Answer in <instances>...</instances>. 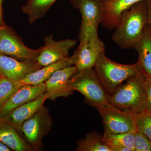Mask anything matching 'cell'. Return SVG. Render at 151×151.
<instances>
[{"instance_id":"23","label":"cell","mask_w":151,"mask_h":151,"mask_svg":"<svg viewBox=\"0 0 151 151\" xmlns=\"http://www.w3.org/2000/svg\"><path fill=\"white\" fill-rule=\"evenodd\" d=\"M135 114L137 131L145 135L151 141V112L144 111Z\"/></svg>"},{"instance_id":"29","label":"cell","mask_w":151,"mask_h":151,"mask_svg":"<svg viewBox=\"0 0 151 151\" xmlns=\"http://www.w3.org/2000/svg\"><path fill=\"white\" fill-rule=\"evenodd\" d=\"M97 1H111V0H97Z\"/></svg>"},{"instance_id":"11","label":"cell","mask_w":151,"mask_h":151,"mask_svg":"<svg viewBox=\"0 0 151 151\" xmlns=\"http://www.w3.org/2000/svg\"><path fill=\"white\" fill-rule=\"evenodd\" d=\"M77 70L75 65L57 70L44 82L48 99L54 101L60 97H66L73 94L69 86L70 78Z\"/></svg>"},{"instance_id":"27","label":"cell","mask_w":151,"mask_h":151,"mask_svg":"<svg viewBox=\"0 0 151 151\" xmlns=\"http://www.w3.org/2000/svg\"><path fill=\"white\" fill-rule=\"evenodd\" d=\"M4 0H0V28L4 27L6 25L4 22L3 19L2 7V4Z\"/></svg>"},{"instance_id":"17","label":"cell","mask_w":151,"mask_h":151,"mask_svg":"<svg viewBox=\"0 0 151 151\" xmlns=\"http://www.w3.org/2000/svg\"><path fill=\"white\" fill-rule=\"evenodd\" d=\"M134 49L137 52L142 73L147 78H151V26L147 24L145 26L143 35Z\"/></svg>"},{"instance_id":"10","label":"cell","mask_w":151,"mask_h":151,"mask_svg":"<svg viewBox=\"0 0 151 151\" xmlns=\"http://www.w3.org/2000/svg\"><path fill=\"white\" fill-rule=\"evenodd\" d=\"M105 47L98 35L80 39L76 49L77 58L75 66L78 70L93 68L99 55L105 52Z\"/></svg>"},{"instance_id":"26","label":"cell","mask_w":151,"mask_h":151,"mask_svg":"<svg viewBox=\"0 0 151 151\" xmlns=\"http://www.w3.org/2000/svg\"><path fill=\"white\" fill-rule=\"evenodd\" d=\"M147 11V24L151 26V0H145Z\"/></svg>"},{"instance_id":"21","label":"cell","mask_w":151,"mask_h":151,"mask_svg":"<svg viewBox=\"0 0 151 151\" xmlns=\"http://www.w3.org/2000/svg\"><path fill=\"white\" fill-rule=\"evenodd\" d=\"M103 136L96 132L86 134L85 138L77 142V151H111L103 142Z\"/></svg>"},{"instance_id":"31","label":"cell","mask_w":151,"mask_h":151,"mask_svg":"<svg viewBox=\"0 0 151 151\" xmlns=\"http://www.w3.org/2000/svg\"></svg>"},{"instance_id":"19","label":"cell","mask_w":151,"mask_h":151,"mask_svg":"<svg viewBox=\"0 0 151 151\" xmlns=\"http://www.w3.org/2000/svg\"><path fill=\"white\" fill-rule=\"evenodd\" d=\"M135 133L113 134L104 132L103 142L111 151H134Z\"/></svg>"},{"instance_id":"15","label":"cell","mask_w":151,"mask_h":151,"mask_svg":"<svg viewBox=\"0 0 151 151\" xmlns=\"http://www.w3.org/2000/svg\"><path fill=\"white\" fill-rule=\"evenodd\" d=\"M45 91L44 82L37 85L23 84L0 109V119L17 107L36 99Z\"/></svg>"},{"instance_id":"3","label":"cell","mask_w":151,"mask_h":151,"mask_svg":"<svg viewBox=\"0 0 151 151\" xmlns=\"http://www.w3.org/2000/svg\"><path fill=\"white\" fill-rule=\"evenodd\" d=\"M93 68L101 86L108 94H113L129 77L142 73L137 62L132 65L120 64L109 59L105 52L99 55Z\"/></svg>"},{"instance_id":"16","label":"cell","mask_w":151,"mask_h":151,"mask_svg":"<svg viewBox=\"0 0 151 151\" xmlns=\"http://www.w3.org/2000/svg\"><path fill=\"white\" fill-rule=\"evenodd\" d=\"M77 52L70 57L60 60L51 64L43 66L40 69L29 73L21 82L23 84L37 85L45 82L57 70L75 65Z\"/></svg>"},{"instance_id":"24","label":"cell","mask_w":151,"mask_h":151,"mask_svg":"<svg viewBox=\"0 0 151 151\" xmlns=\"http://www.w3.org/2000/svg\"><path fill=\"white\" fill-rule=\"evenodd\" d=\"M134 151H151V141L140 132L137 131L134 134Z\"/></svg>"},{"instance_id":"1","label":"cell","mask_w":151,"mask_h":151,"mask_svg":"<svg viewBox=\"0 0 151 151\" xmlns=\"http://www.w3.org/2000/svg\"><path fill=\"white\" fill-rule=\"evenodd\" d=\"M147 23L145 0L136 3L122 14L112 40L123 49L134 48L141 39Z\"/></svg>"},{"instance_id":"8","label":"cell","mask_w":151,"mask_h":151,"mask_svg":"<svg viewBox=\"0 0 151 151\" xmlns=\"http://www.w3.org/2000/svg\"><path fill=\"white\" fill-rule=\"evenodd\" d=\"M71 1L81 14L80 39L98 35V27L101 19V1L97 0H71Z\"/></svg>"},{"instance_id":"30","label":"cell","mask_w":151,"mask_h":151,"mask_svg":"<svg viewBox=\"0 0 151 151\" xmlns=\"http://www.w3.org/2000/svg\"><path fill=\"white\" fill-rule=\"evenodd\" d=\"M1 76H0V79H1Z\"/></svg>"},{"instance_id":"14","label":"cell","mask_w":151,"mask_h":151,"mask_svg":"<svg viewBox=\"0 0 151 151\" xmlns=\"http://www.w3.org/2000/svg\"><path fill=\"white\" fill-rule=\"evenodd\" d=\"M144 0H111L101 1L100 24L109 30L118 26L123 13L136 4Z\"/></svg>"},{"instance_id":"12","label":"cell","mask_w":151,"mask_h":151,"mask_svg":"<svg viewBox=\"0 0 151 151\" xmlns=\"http://www.w3.org/2000/svg\"><path fill=\"white\" fill-rule=\"evenodd\" d=\"M42 66L36 62H25L0 53V76L20 82L29 73Z\"/></svg>"},{"instance_id":"7","label":"cell","mask_w":151,"mask_h":151,"mask_svg":"<svg viewBox=\"0 0 151 151\" xmlns=\"http://www.w3.org/2000/svg\"><path fill=\"white\" fill-rule=\"evenodd\" d=\"M40 48L26 46L16 33L6 25L0 28V53L25 62H36Z\"/></svg>"},{"instance_id":"13","label":"cell","mask_w":151,"mask_h":151,"mask_svg":"<svg viewBox=\"0 0 151 151\" xmlns=\"http://www.w3.org/2000/svg\"><path fill=\"white\" fill-rule=\"evenodd\" d=\"M47 99L48 97L45 92L36 99L15 108L7 115L0 119L11 124L22 134V127L23 124L43 107L45 102Z\"/></svg>"},{"instance_id":"6","label":"cell","mask_w":151,"mask_h":151,"mask_svg":"<svg viewBox=\"0 0 151 151\" xmlns=\"http://www.w3.org/2000/svg\"><path fill=\"white\" fill-rule=\"evenodd\" d=\"M96 109L103 120L104 132L117 134L137 131L135 113L121 110L109 103Z\"/></svg>"},{"instance_id":"25","label":"cell","mask_w":151,"mask_h":151,"mask_svg":"<svg viewBox=\"0 0 151 151\" xmlns=\"http://www.w3.org/2000/svg\"><path fill=\"white\" fill-rule=\"evenodd\" d=\"M146 94L145 111L151 113V78H146L145 82Z\"/></svg>"},{"instance_id":"18","label":"cell","mask_w":151,"mask_h":151,"mask_svg":"<svg viewBox=\"0 0 151 151\" xmlns=\"http://www.w3.org/2000/svg\"><path fill=\"white\" fill-rule=\"evenodd\" d=\"M0 142L12 150L33 151L23 135L12 125L1 119H0Z\"/></svg>"},{"instance_id":"9","label":"cell","mask_w":151,"mask_h":151,"mask_svg":"<svg viewBox=\"0 0 151 151\" xmlns=\"http://www.w3.org/2000/svg\"><path fill=\"white\" fill-rule=\"evenodd\" d=\"M44 43L37 58V62L42 67L68 57L69 50L75 46L76 41L70 39L55 40L50 35L45 37Z\"/></svg>"},{"instance_id":"28","label":"cell","mask_w":151,"mask_h":151,"mask_svg":"<svg viewBox=\"0 0 151 151\" xmlns=\"http://www.w3.org/2000/svg\"><path fill=\"white\" fill-rule=\"evenodd\" d=\"M12 150L8 146L0 142V151H11Z\"/></svg>"},{"instance_id":"22","label":"cell","mask_w":151,"mask_h":151,"mask_svg":"<svg viewBox=\"0 0 151 151\" xmlns=\"http://www.w3.org/2000/svg\"><path fill=\"white\" fill-rule=\"evenodd\" d=\"M23 85L21 82L1 78L0 79V109Z\"/></svg>"},{"instance_id":"4","label":"cell","mask_w":151,"mask_h":151,"mask_svg":"<svg viewBox=\"0 0 151 151\" xmlns=\"http://www.w3.org/2000/svg\"><path fill=\"white\" fill-rule=\"evenodd\" d=\"M73 91L81 93L87 103L95 108L107 105V94L101 86L94 68L78 70L69 81Z\"/></svg>"},{"instance_id":"2","label":"cell","mask_w":151,"mask_h":151,"mask_svg":"<svg viewBox=\"0 0 151 151\" xmlns=\"http://www.w3.org/2000/svg\"><path fill=\"white\" fill-rule=\"evenodd\" d=\"M146 77L142 73L133 76L118 86L113 94H107L108 103L116 108L140 113L145 111Z\"/></svg>"},{"instance_id":"5","label":"cell","mask_w":151,"mask_h":151,"mask_svg":"<svg viewBox=\"0 0 151 151\" xmlns=\"http://www.w3.org/2000/svg\"><path fill=\"white\" fill-rule=\"evenodd\" d=\"M52 124L49 110L44 106L23 124L22 134L33 151L42 148V139L50 132Z\"/></svg>"},{"instance_id":"20","label":"cell","mask_w":151,"mask_h":151,"mask_svg":"<svg viewBox=\"0 0 151 151\" xmlns=\"http://www.w3.org/2000/svg\"><path fill=\"white\" fill-rule=\"evenodd\" d=\"M56 0H28L22 8L28 16V21L32 24L45 15Z\"/></svg>"}]
</instances>
